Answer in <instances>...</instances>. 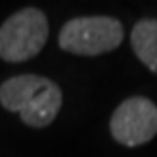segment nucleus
Listing matches in <instances>:
<instances>
[{
  "mask_svg": "<svg viewBox=\"0 0 157 157\" xmlns=\"http://www.w3.org/2000/svg\"><path fill=\"white\" fill-rule=\"evenodd\" d=\"M123 42V27L117 19L106 15L76 17L59 32V48L66 53L95 57L114 51Z\"/></svg>",
  "mask_w": 157,
  "mask_h": 157,
  "instance_id": "7ed1b4c3",
  "label": "nucleus"
},
{
  "mask_svg": "<svg viewBox=\"0 0 157 157\" xmlns=\"http://www.w3.org/2000/svg\"><path fill=\"white\" fill-rule=\"evenodd\" d=\"M110 132L116 142L136 148L157 134V106L146 97H131L114 110Z\"/></svg>",
  "mask_w": 157,
  "mask_h": 157,
  "instance_id": "20e7f679",
  "label": "nucleus"
},
{
  "mask_svg": "<svg viewBox=\"0 0 157 157\" xmlns=\"http://www.w3.org/2000/svg\"><path fill=\"white\" fill-rule=\"evenodd\" d=\"M49 34L46 13L38 8H23L0 27V59L23 63L44 49Z\"/></svg>",
  "mask_w": 157,
  "mask_h": 157,
  "instance_id": "f03ea898",
  "label": "nucleus"
},
{
  "mask_svg": "<svg viewBox=\"0 0 157 157\" xmlns=\"http://www.w3.org/2000/svg\"><path fill=\"white\" fill-rule=\"evenodd\" d=\"M131 48L136 57L157 74V19H140L132 27Z\"/></svg>",
  "mask_w": 157,
  "mask_h": 157,
  "instance_id": "39448f33",
  "label": "nucleus"
},
{
  "mask_svg": "<svg viewBox=\"0 0 157 157\" xmlns=\"http://www.w3.org/2000/svg\"><path fill=\"white\" fill-rule=\"evenodd\" d=\"M0 104L17 112L21 121L32 129H44L53 123L63 106L61 87L49 78L38 74H19L0 85Z\"/></svg>",
  "mask_w": 157,
  "mask_h": 157,
  "instance_id": "f257e3e1",
  "label": "nucleus"
}]
</instances>
